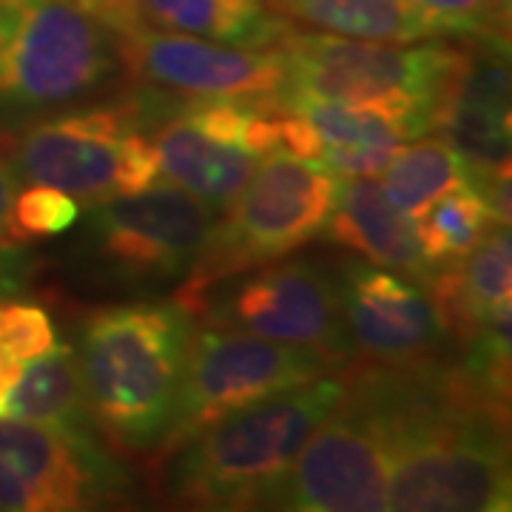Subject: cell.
I'll return each instance as SVG.
<instances>
[{
    "instance_id": "1",
    "label": "cell",
    "mask_w": 512,
    "mask_h": 512,
    "mask_svg": "<svg viewBox=\"0 0 512 512\" xmlns=\"http://www.w3.org/2000/svg\"><path fill=\"white\" fill-rule=\"evenodd\" d=\"M365 390L387 458V510L507 512L512 507L507 402L464 367L367 365Z\"/></svg>"
},
{
    "instance_id": "2",
    "label": "cell",
    "mask_w": 512,
    "mask_h": 512,
    "mask_svg": "<svg viewBox=\"0 0 512 512\" xmlns=\"http://www.w3.org/2000/svg\"><path fill=\"white\" fill-rule=\"evenodd\" d=\"M194 316L180 302L111 305L86 316L77 370L97 430L120 453H157L171 427Z\"/></svg>"
},
{
    "instance_id": "3",
    "label": "cell",
    "mask_w": 512,
    "mask_h": 512,
    "mask_svg": "<svg viewBox=\"0 0 512 512\" xmlns=\"http://www.w3.org/2000/svg\"><path fill=\"white\" fill-rule=\"evenodd\" d=\"M342 393L345 376L330 373L214 421L174 453L177 501L200 510H251Z\"/></svg>"
},
{
    "instance_id": "4",
    "label": "cell",
    "mask_w": 512,
    "mask_h": 512,
    "mask_svg": "<svg viewBox=\"0 0 512 512\" xmlns=\"http://www.w3.org/2000/svg\"><path fill=\"white\" fill-rule=\"evenodd\" d=\"M333 194L336 177L319 163L282 146L268 151L228 205L225 220L211 225L174 302L197 316L205 296L222 282L308 245L325 231Z\"/></svg>"
},
{
    "instance_id": "5",
    "label": "cell",
    "mask_w": 512,
    "mask_h": 512,
    "mask_svg": "<svg viewBox=\"0 0 512 512\" xmlns=\"http://www.w3.org/2000/svg\"><path fill=\"white\" fill-rule=\"evenodd\" d=\"M276 49L285 57V86L276 97L404 103L433 111V123L441 97L470 57L444 43L410 46L293 29Z\"/></svg>"
},
{
    "instance_id": "6",
    "label": "cell",
    "mask_w": 512,
    "mask_h": 512,
    "mask_svg": "<svg viewBox=\"0 0 512 512\" xmlns=\"http://www.w3.org/2000/svg\"><path fill=\"white\" fill-rule=\"evenodd\" d=\"M114 72L109 32L69 0H0V100L55 109Z\"/></svg>"
},
{
    "instance_id": "7",
    "label": "cell",
    "mask_w": 512,
    "mask_h": 512,
    "mask_svg": "<svg viewBox=\"0 0 512 512\" xmlns=\"http://www.w3.org/2000/svg\"><path fill=\"white\" fill-rule=\"evenodd\" d=\"M339 365L322 350L271 342L239 330H194L171 427L154 458H171L222 416L274 393L316 382Z\"/></svg>"
},
{
    "instance_id": "8",
    "label": "cell",
    "mask_w": 512,
    "mask_h": 512,
    "mask_svg": "<svg viewBox=\"0 0 512 512\" xmlns=\"http://www.w3.org/2000/svg\"><path fill=\"white\" fill-rule=\"evenodd\" d=\"M15 160L26 180L89 208L160 180L154 146L134 128L131 109L114 106L40 120L23 134Z\"/></svg>"
},
{
    "instance_id": "9",
    "label": "cell",
    "mask_w": 512,
    "mask_h": 512,
    "mask_svg": "<svg viewBox=\"0 0 512 512\" xmlns=\"http://www.w3.org/2000/svg\"><path fill=\"white\" fill-rule=\"evenodd\" d=\"M254 507L291 512L387 510V458L365 390L345 376V393Z\"/></svg>"
},
{
    "instance_id": "10",
    "label": "cell",
    "mask_w": 512,
    "mask_h": 512,
    "mask_svg": "<svg viewBox=\"0 0 512 512\" xmlns=\"http://www.w3.org/2000/svg\"><path fill=\"white\" fill-rule=\"evenodd\" d=\"M160 177L194 194L211 211L237 200L259 160L279 148L276 100H200L154 134Z\"/></svg>"
},
{
    "instance_id": "11",
    "label": "cell",
    "mask_w": 512,
    "mask_h": 512,
    "mask_svg": "<svg viewBox=\"0 0 512 512\" xmlns=\"http://www.w3.org/2000/svg\"><path fill=\"white\" fill-rule=\"evenodd\" d=\"M222 293H208L200 316L205 328L239 330L271 342L322 350L345 365L353 345L342 313V288L313 262H268Z\"/></svg>"
},
{
    "instance_id": "12",
    "label": "cell",
    "mask_w": 512,
    "mask_h": 512,
    "mask_svg": "<svg viewBox=\"0 0 512 512\" xmlns=\"http://www.w3.org/2000/svg\"><path fill=\"white\" fill-rule=\"evenodd\" d=\"M111 46L134 80L191 100H276L285 86L279 49H254L148 26L114 32Z\"/></svg>"
},
{
    "instance_id": "13",
    "label": "cell",
    "mask_w": 512,
    "mask_h": 512,
    "mask_svg": "<svg viewBox=\"0 0 512 512\" xmlns=\"http://www.w3.org/2000/svg\"><path fill=\"white\" fill-rule=\"evenodd\" d=\"M214 214L202 200L174 183H151L143 191L94 205L97 254L134 279H171L194 265Z\"/></svg>"
},
{
    "instance_id": "14",
    "label": "cell",
    "mask_w": 512,
    "mask_h": 512,
    "mask_svg": "<svg viewBox=\"0 0 512 512\" xmlns=\"http://www.w3.org/2000/svg\"><path fill=\"white\" fill-rule=\"evenodd\" d=\"M0 461L32 493L37 512L100 510L131 495V478L92 430L0 416Z\"/></svg>"
},
{
    "instance_id": "15",
    "label": "cell",
    "mask_w": 512,
    "mask_h": 512,
    "mask_svg": "<svg viewBox=\"0 0 512 512\" xmlns=\"http://www.w3.org/2000/svg\"><path fill=\"white\" fill-rule=\"evenodd\" d=\"M339 288L350 345L370 365L416 367L433 362L444 333L421 285H410L384 268L353 265Z\"/></svg>"
},
{
    "instance_id": "16",
    "label": "cell",
    "mask_w": 512,
    "mask_h": 512,
    "mask_svg": "<svg viewBox=\"0 0 512 512\" xmlns=\"http://www.w3.org/2000/svg\"><path fill=\"white\" fill-rule=\"evenodd\" d=\"M510 69L501 57H467L441 97L433 128L470 165V177L510 163Z\"/></svg>"
},
{
    "instance_id": "17",
    "label": "cell",
    "mask_w": 512,
    "mask_h": 512,
    "mask_svg": "<svg viewBox=\"0 0 512 512\" xmlns=\"http://www.w3.org/2000/svg\"><path fill=\"white\" fill-rule=\"evenodd\" d=\"M325 231L336 245L362 254L376 268L396 271L419 285H427L436 271L421 248L413 217L387 200L373 177H345V183H336Z\"/></svg>"
},
{
    "instance_id": "18",
    "label": "cell",
    "mask_w": 512,
    "mask_h": 512,
    "mask_svg": "<svg viewBox=\"0 0 512 512\" xmlns=\"http://www.w3.org/2000/svg\"><path fill=\"white\" fill-rule=\"evenodd\" d=\"M424 288H430L441 333L453 336L464 348L490 311L510 299V225H493L470 254L444 262L441 271H433Z\"/></svg>"
},
{
    "instance_id": "19",
    "label": "cell",
    "mask_w": 512,
    "mask_h": 512,
    "mask_svg": "<svg viewBox=\"0 0 512 512\" xmlns=\"http://www.w3.org/2000/svg\"><path fill=\"white\" fill-rule=\"evenodd\" d=\"M148 26L254 49H276L291 32L268 0H137Z\"/></svg>"
},
{
    "instance_id": "20",
    "label": "cell",
    "mask_w": 512,
    "mask_h": 512,
    "mask_svg": "<svg viewBox=\"0 0 512 512\" xmlns=\"http://www.w3.org/2000/svg\"><path fill=\"white\" fill-rule=\"evenodd\" d=\"M279 18L319 32L379 43H421L439 37L413 0H268Z\"/></svg>"
},
{
    "instance_id": "21",
    "label": "cell",
    "mask_w": 512,
    "mask_h": 512,
    "mask_svg": "<svg viewBox=\"0 0 512 512\" xmlns=\"http://www.w3.org/2000/svg\"><path fill=\"white\" fill-rule=\"evenodd\" d=\"M3 416L60 430H94L72 345L57 342L55 348L20 365Z\"/></svg>"
},
{
    "instance_id": "22",
    "label": "cell",
    "mask_w": 512,
    "mask_h": 512,
    "mask_svg": "<svg viewBox=\"0 0 512 512\" xmlns=\"http://www.w3.org/2000/svg\"><path fill=\"white\" fill-rule=\"evenodd\" d=\"M470 180V165L444 137L404 143L382 171V191L404 214H419L427 202Z\"/></svg>"
},
{
    "instance_id": "23",
    "label": "cell",
    "mask_w": 512,
    "mask_h": 512,
    "mask_svg": "<svg viewBox=\"0 0 512 512\" xmlns=\"http://www.w3.org/2000/svg\"><path fill=\"white\" fill-rule=\"evenodd\" d=\"M413 222L421 248L433 265H444L470 254L495 225L487 202L470 180L427 202L419 214H413Z\"/></svg>"
},
{
    "instance_id": "24",
    "label": "cell",
    "mask_w": 512,
    "mask_h": 512,
    "mask_svg": "<svg viewBox=\"0 0 512 512\" xmlns=\"http://www.w3.org/2000/svg\"><path fill=\"white\" fill-rule=\"evenodd\" d=\"M80 217V202L52 185L32 183L15 194L6 222V245L23 248L32 239L57 237Z\"/></svg>"
},
{
    "instance_id": "25",
    "label": "cell",
    "mask_w": 512,
    "mask_h": 512,
    "mask_svg": "<svg viewBox=\"0 0 512 512\" xmlns=\"http://www.w3.org/2000/svg\"><path fill=\"white\" fill-rule=\"evenodd\" d=\"M57 345L52 316L26 302L0 299V353L12 362H29Z\"/></svg>"
},
{
    "instance_id": "26",
    "label": "cell",
    "mask_w": 512,
    "mask_h": 512,
    "mask_svg": "<svg viewBox=\"0 0 512 512\" xmlns=\"http://www.w3.org/2000/svg\"><path fill=\"white\" fill-rule=\"evenodd\" d=\"M436 32L487 35L507 18V0H413Z\"/></svg>"
},
{
    "instance_id": "27",
    "label": "cell",
    "mask_w": 512,
    "mask_h": 512,
    "mask_svg": "<svg viewBox=\"0 0 512 512\" xmlns=\"http://www.w3.org/2000/svg\"><path fill=\"white\" fill-rule=\"evenodd\" d=\"M77 9H83L89 18H94L109 35L123 32L131 23H140L143 15L137 9V0H69Z\"/></svg>"
},
{
    "instance_id": "28",
    "label": "cell",
    "mask_w": 512,
    "mask_h": 512,
    "mask_svg": "<svg viewBox=\"0 0 512 512\" xmlns=\"http://www.w3.org/2000/svg\"><path fill=\"white\" fill-rule=\"evenodd\" d=\"M23 248H12V245H0V299L12 296L23 288L26 276H29V265L26 256L20 254Z\"/></svg>"
},
{
    "instance_id": "29",
    "label": "cell",
    "mask_w": 512,
    "mask_h": 512,
    "mask_svg": "<svg viewBox=\"0 0 512 512\" xmlns=\"http://www.w3.org/2000/svg\"><path fill=\"white\" fill-rule=\"evenodd\" d=\"M15 194H18V174L6 163H0V245H6V222H9V208H12Z\"/></svg>"
},
{
    "instance_id": "30",
    "label": "cell",
    "mask_w": 512,
    "mask_h": 512,
    "mask_svg": "<svg viewBox=\"0 0 512 512\" xmlns=\"http://www.w3.org/2000/svg\"><path fill=\"white\" fill-rule=\"evenodd\" d=\"M18 373L20 362H12L9 356L0 353V416H3V410H6V399H9V393H12V384L18 379Z\"/></svg>"
}]
</instances>
